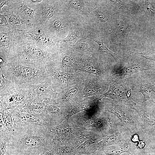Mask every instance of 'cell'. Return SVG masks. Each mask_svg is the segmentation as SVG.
Instances as JSON below:
<instances>
[{"label":"cell","mask_w":155,"mask_h":155,"mask_svg":"<svg viewBox=\"0 0 155 155\" xmlns=\"http://www.w3.org/2000/svg\"><path fill=\"white\" fill-rule=\"evenodd\" d=\"M58 57L55 50L40 48L15 34L13 46L3 61L18 62L51 70L55 69Z\"/></svg>","instance_id":"cell-1"},{"label":"cell","mask_w":155,"mask_h":155,"mask_svg":"<svg viewBox=\"0 0 155 155\" xmlns=\"http://www.w3.org/2000/svg\"><path fill=\"white\" fill-rule=\"evenodd\" d=\"M52 137L49 127L27 122H15L13 130L8 134V144L30 148L52 146Z\"/></svg>","instance_id":"cell-2"},{"label":"cell","mask_w":155,"mask_h":155,"mask_svg":"<svg viewBox=\"0 0 155 155\" xmlns=\"http://www.w3.org/2000/svg\"><path fill=\"white\" fill-rule=\"evenodd\" d=\"M1 60L0 73L7 81L15 84L30 87L50 77L47 69L20 63Z\"/></svg>","instance_id":"cell-3"},{"label":"cell","mask_w":155,"mask_h":155,"mask_svg":"<svg viewBox=\"0 0 155 155\" xmlns=\"http://www.w3.org/2000/svg\"><path fill=\"white\" fill-rule=\"evenodd\" d=\"M108 111L95 110L85 113L80 119L81 128L106 137L120 131L122 127L120 120Z\"/></svg>","instance_id":"cell-4"},{"label":"cell","mask_w":155,"mask_h":155,"mask_svg":"<svg viewBox=\"0 0 155 155\" xmlns=\"http://www.w3.org/2000/svg\"><path fill=\"white\" fill-rule=\"evenodd\" d=\"M0 74V103L11 111L21 109L29 105L33 100L29 87L11 83Z\"/></svg>","instance_id":"cell-5"},{"label":"cell","mask_w":155,"mask_h":155,"mask_svg":"<svg viewBox=\"0 0 155 155\" xmlns=\"http://www.w3.org/2000/svg\"><path fill=\"white\" fill-rule=\"evenodd\" d=\"M99 106L101 110L108 111L116 116L130 132L141 130V123L138 114L123 100L100 101Z\"/></svg>","instance_id":"cell-6"},{"label":"cell","mask_w":155,"mask_h":155,"mask_svg":"<svg viewBox=\"0 0 155 155\" xmlns=\"http://www.w3.org/2000/svg\"><path fill=\"white\" fill-rule=\"evenodd\" d=\"M14 31L18 37L43 49L55 51L61 45L57 38L38 28L25 30L14 29Z\"/></svg>","instance_id":"cell-7"},{"label":"cell","mask_w":155,"mask_h":155,"mask_svg":"<svg viewBox=\"0 0 155 155\" xmlns=\"http://www.w3.org/2000/svg\"><path fill=\"white\" fill-rule=\"evenodd\" d=\"M128 104L138 114L141 130L150 138L155 137V104L150 100L143 103Z\"/></svg>","instance_id":"cell-8"},{"label":"cell","mask_w":155,"mask_h":155,"mask_svg":"<svg viewBox=\"0 0 155 155\" xmlns=\"http://www.w3.org/2000/svg\"><path fill=\"white\" fill-rule=\"evenodd\" d=\"M112 77L108 90L102 94L99 100L101 101L104 97H107L113 100H125L128 104H135L137 102L132 95L131 89L127 84V78L118 76Z\"/></svg>","instance_id":"cell-9"},{"label":"cell","mask_w":155,"mask_h":155,"mask_svg":"<svg viewBox=\"0 0 155 155\" xmlns=\"http://www.w3.org/2000/svg\"><path fill=\"white\" fill-rule=\"evenodd\" d=\"M137 58L129 60L123 63H120L116 66L112 75L124 77L127 78L131 75L141 71L153 70L155 71V63L142 61Z\"/></svg>","instance_id":"cell-10"},{"label":"cell","mask_w":155,"mask_h":155,"mask_svg":"<svg viewBox=\"0 0 155 155\" xmlns=\"http://www.w3.org/2000/svg\"><path fill=\"white\" fill-rule=\"evenodd\" d=\"M55 1L42 0L36 4L33 28H38L55 18L57 9Z\"/></svg>","instance_id":"cell-11"},{"label":"cell","mask_w":155,"mask_h":155,"mask_svg":"<svg viewBox=\"0 0 155 155\" xmlns=\"http://www.w3.org/2000/svg\"><path fill=\"white\" fill-rule=\"evenodd\" d=\"M52 84V79L49 76L30 86L33 100L36 102L54 101L57 94L53 90Z\"/></svg>","instance_id":"cell-12"},{"label":"cell","mask_w":155,"mask_h":155,"mask_svg":"<svg viewBox=\"0 0 155 155\" xmlns=\"http://www.w3.org/2000/svg\"><path fill=\"white\" fill-rule=\"evenodd\" d=\"M130 131L125 127L117 132L107 136L98 142L93 144L87 148L84 154H93L97 150L106 146L116 144H124L129 140Z\"/></svg>","instance_id":"cell-13"},{"label":"cell","mask_w":155,"mask_h":155,"mask_svg":"<svg viewBox=\"0 0 155 155\" xmlns=\"http://www.w3.org/2000/svg\"><path fill=\"white\" fill-rule=\"evenodd\" d=\"M37 4L32 3L31 0H7V5L21 19L33 25Z\"/></svg>","instance_id":"cell-14"},{"label":"cell","mask_w":155,"mask_h":155,"mask_svg":"<svg viewBox=\"0 0 155 155\" xmlns=\"http://www.w3.org/2000/svg\"><path fill=\"white\" fill-rule=\"evenodd\" d=\"M151 140L141 130L130 132L128 142L131 153L136 155H149V149Z\"/></svg>","instance_id":"cell-15"},{"label":"cell","mask_w":155,"mask_h":155,"mask_svg":"<svg viewBox=\"0 0 155 155\" xmlns=\"http://www.w3.org/2000/svg\"><path fill=\"white\" fill-rule=\"evenodd\" d=\"M14 37V29L9 25L0 26V56L3 61L13 46Z\"/></svg>","instance_id":"cell-16"},{"label":"cell","mask_w":155,"mask_h":155,"mask_svg":"<svg viewBox=\"0 0 155 155\" xmlns=\"http://www.w3.org/2000/svg\"><path fill=\"white\" fill-rule=\"evenodd\" d=\"M0 14L5 17L9 25L14 29L25 30L33 28L32 24L21 19L7 5L0 9Z\"/></svg>","instance_id":"cell-17"},{"label":"cell","mask_w":155,"mask_h":155,"mask_svg":"<svg viewBox=\"0 0 155 155\" xmlns=\"http://www.w3.org/2000/svg\"><path fill=\"white\" fill-rule=\"evenodd\" d=\"M135 23L131 25L123 21H118L113 33L112 43L122 48L125 46L128 34Z\"/></svg>","instance_id":"cell-18"},{"label":"cell","mask_w":155,"mask_h":155,"mask_svg":"<svg viewBox=\"0 0 155 155\" xmlns=\"http://www.w3.org/2000/svg\"><path fill=\"white\" fill-rule=\"evenodd\" d=\"M125 152L131 153L130 147L128 141L124 144H116L102 147L97 150L93 154L120 155Z\"/></svg>","instance_id":"cell-19"},{"label":"cell","mask_w":155,"mask_h":155,"mask_svg":"<svg viewBox=\"0 0 155 155\" xmlns=\"http://www.w3.org/2000/svg\"><path fill=\"white\" fill-rule=\"evenodd\" d=\"M99 100H84L78 102L68 112L65 119H68L73 115L81 112L88 111L99 108Z\"/></svg>","instance_id":"cell-20"},{"label":"cell","mask_w":155,"mask_h":155,"mask_svg":"<svg viewBox=\"0 0 155 155\" xmlns=\"http://www.w3.org/2000/svg\"><path fill=\"white\" fill-rule=\"evenodd\" d=\"M155 77L149 78L143 80L140 86L138 92L142 93L143 99L142 103L150 100V96L152 91L155 92Z\"/></svg>","instance_id":"cell-21"},{"label":"cell","mask_w":155,"mask_h":155,"mask_svg":"<svg viewBox=\"0 0 155 155\" xmlns=\"http://www.w3.org/2000/svg\"><path fill=\"white\" fill-rule=\"evenodd\" d=\"M105 88L100 84L91 83L88 84L86 86L85 89V96H95L102 93L105 90Z\"/></svg>","instance_id":"cell-22"},{"label":"cell","mask_w":155,"mask_h":155,"mask_svg":"<svg viewBox=\"0 0 155 155\" xmlns=\"http://www.w3.org/2000/svg\"><path fill=\"white\" fill-rule=\"evenodd\" d=\"M104 71L103 68L101 66L98 64H94L88 63H85L80 70V71L99 75L102 74L104 72Z\"/></svg>","instance_id":"cell-23"},{"label":"cell","mask_w":155,"mask_h":155,"mask_svg":"<svg viewBox=\"0 0 155 155\" xmlns=\"http://www.w3.org/2000/svg\"><path fill=\"white\" fill-rule=\"evenodd\" d=\"M90 38L93 40L94 41L98 44L99 46L98 50L99 51L110 55L115 59L116 63V66L119 65L121 60L117 55L108 49L106 45L104 44L103 42L98 40L94 39L92 38Z\"/></svg>","instance_id":"cell-24"},{"label":"cell","mask_w":155,"mask_h":155,"mask_svg":"<svg viewBox=\"0 0 155 155\" xmlns=\"http://www.w3.org/2000/svg\"><path fill=\"white\" fill-rule=\"evenodd\" d=\"M130 54L133 56H139L155 61V55L152 54L133 49L129 50Z\"/></svg>","instance_id":"cell-25"},{"label":"cell","mask_w":155,"mask_h":155,"mask_svg":"<svg viewBox=\"0 0 155 155\" xmlns=\"http://www.w3.org/2000/svg\"><path fill=\"white\" fill-rule=\"evenodd\" d=\"M61 61V69L63 70L68 69L72 65L70 57L66 54H63Z\"/></svg>","instance_id":"cell-26"},{"label":"cell","mask_w":155,"mask_h":155,"mask_svg":"<svg viewBox=\"0 0 155 155\" xmlns=\"http://www.w3.org/2000/svg\"><path fill=\"white\" fill-rule=\"evenodd\" d=\"M98 142L93 140H87L78 146L76 149V152L78 153L83 154L84 151L90 146Z\"/></svg>","instance_id":"cell-27"},{"label":"cell","mask_w":155,"mask_h":155,"mask_svg":"<svg viewBox=\"0 0 155 155\" xmlns=\"http://www.w3.org/2000/svg\"><path fill=\"white\" fill-rule=\"evenodd\" d=\"M0 135V155H5L8 145V135L7 136Z\"/></svg>","instance_id":"cell-28"},{"label":"cell","mask_w":155,"mask_h":155,"mask_svg":"<svg viewBox=\"0 0 155 155\" xmlns=\"http://www.w3.org/2000/svg\"><path fill=\"white\" fill-rule=\"evenodd\" d=\"M77 36V34L75 32H72L69 34L68 36L64 39L63 42H72L74 40Z\"/></svg>","instance_id":"cell-29"},{"label":"cell","mask_w":155,"mask_h":155,"mask_svg":"<svg viewBox=\"0 0 155 155\" xmlns=\"http://www.w3.org/2000/svg\"><path fill=\"white\" fill-rule=\"evenodd\" d=\"M147 9L151 15L155 16V10L153 8L152 3L149 1H147L146 3Z\"/></svg>","instance_id":"cell-30"},{"label":"cell","mask_w":155,"mask_h":155,"mask_svg":"<svg viewBox=\"0 0 155 155\" xmlns=\"http://www.w3.org/2000/svg\"><path fill=\"white\" fill-rule=\"evenodd\" d=\"M69 4L75 9L80 10L82 9L81 4L76 1H69Z\"/></svg>","instance_id":"cell-31"},{"label":"cell","mask_w":155,"mask_h":155,"mask_svg":"<svg viewBox=\"0 0 155 155\" xmlns=\"http://www.w3.org/2000/svg\"><path fill=\"white\" fill-rule=\"evenodd\" d=\"M96 16L102 22H106L107 20V18L105 15L101 11H98L96 13Z\"/></svg>","instance_id":"cell-32"},{"label":"cell","mask_w":155,"mask_h":155,"mask_svg":"<svg viewBox=\"0 0 155 155\" xmlns=\"http://www.w3.org/2000/svg\"><path fill=\"white\" fill-rule=\"evenodd\" d=\"M110 1L113 4L119 8H121L124 7V4L121 1L111 0Z\"/></svg>","instance_id":"cell-33"},{"label":"cell","mask_w":155,"mask_h":155,"mask_svg":"<svg viewBox=\"0 0 155 155\" xmlns=\"http://www.w3.org/2000/svg\"><path fill=\"white\" fill-rule=\"evenodd\" d=\"M45 155H59L58 148L53 146L52 150L46 153Z\"/></svg>","instance_id":"cell-34"},{"label":"cell","mask_w":155,"mask_h":155,"mask_svg":"<svg viewBox=\"0 0 155 155\" xmlns=\"http://www.w3.org/2000/svg\"><path fill=\"white\" fill-rule=\"evenodd\" d=\"M0 26H6L9 25L5 16L0 14Z\"/></svg>","instance_id":"cell-35"},{"label":"cell","mask_w":155,"mask_h":155,"mask_svg":"<svg viewBox=\"0 0 155 155\" xmlns=\"http://www.w3.org/2000/svg\"><path fill=\"white\" fill-rule=\"evenodd\" d=\"M88 47L87 45L83 42L80 43L78 45V48L80 50H84L86 49Z\"/></svg>","instance_id":"cell-36"},{"label":"cell","mask_w":155,"mask_h":155,"mask_svg":"<svg viewBox=\"0 0 155 155\" xmlns=\"http://www.w3.org/2000/svg\"><path fill=\"white\" fill-rule=\"evenodd\" d=\"M0 9L4 6L7 5V0H2L0 1Z\"/></svg>","instance_id":"cell-37"},{"label":"cell","mask_w":155,"mask_h":155,"mask_svg":"<svg viewBox=\"0 0 155 155\" xmlns=\"http://www.w3.org/2000/svg\"><path fill=\"white\" fill-rule=\"evenodd\" d=\"M72 155H93V154L92 155H86V154H79V153H77L76 154H75Z\"/></svg>","instance_id":"cell-38"},{"label":"cell","mask_w":155,"mask_h":155,"mask_svg":"<svg viewBox=\"0 0 155 155\" xmlns=\"http://www.w3.org/2000/svg\"><path fill=\"white\" fill-rule=\"evenodd\" d=\"M126 155H136L135 154L130 153V152H127Z\"/></svg>","instance_id":"cell-39"},{"label":"cell","mask_w":155,"mask_h":155,"mask_svg":"<svg viewBox=\"0 0 155 155\" xmlns=\"http://www.w3.org/2000/svg\"><path fill=\"white\" fill-rule=\"evenodd\" d=\"M150 100L152 103L155 104V98L153 100Z\"/></svg>","instance_id":"cell-40"},{"label":"cell","mask_w":155,"mask_h":155,"mask_svg":"<svg viewBox=\"0 0 155 155\" xmlns=\"http://www.w3.org/2000/svg\"><path fill=\"white\" fill-rule=\"evenodd\" d=\"M127 152L123 153L120 155H126Z\"/></svg>","instance_id":"cell-41"},{"label":"cell","mask_w":155,"mask_h":155,"mask_svg":"<svg viewBox=\"0 0 155 155\" xmlns=\"http://www.w3.org/2000/svg\"></svg>","instance_id":"cell-42"}]
</instances>
